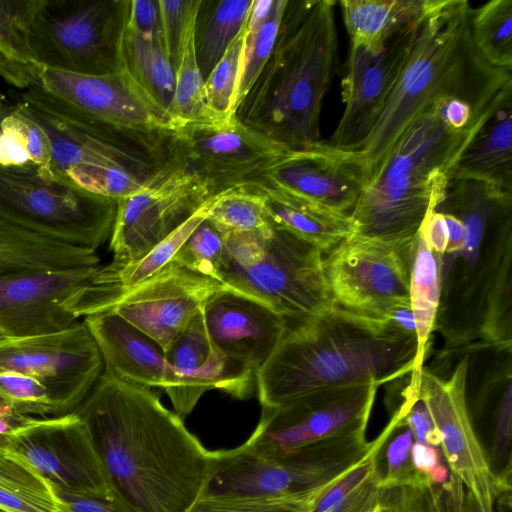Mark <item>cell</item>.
<instances>
[{"label": "cell", "mask_w": 512, "mask_h": 512, "mask_svg": "<svg viewBox=\"0 0 512 512\" xmlns=\"http://www.w3.org/2000/svg\"><path fill=\"white\" fill-rule=\"evenodd\" d=\"M435 0H342L340 7L350 41L372 43L421 19Z\"/></svg>", "instance_id": "cell-32"}, {"label": "cell", "mask_w": 512, "mask_h": 512, "mask_svg": "<svg viewBox=\"0 0 512 512\" xmlns=\"http://www.w3.org/2000/svg\"><path fill=\"white\" fill-rule=\"evenodd\" d=\"M401 329L416 335L415 321L410 304L401 305L390 311L386 318Z\"/></svg>", "instance_id": "cell-53"}, {"label": "cell", "mask_w": 512, "mask_h": 512, "mask_svg": "<svg viewBox=\"0 0 512 512\" xmlns=\"http://www.w3.org/2000/svg\"><path fill=\"white\" fill-rule=\"evenodd\" d=\"M202 315L212 344L255 372L288 329L286 319L272 308L226 285L208 299Z\"/></svg>", "instance_id": "cell-24"}, {"label": "cell", "mask_w": 512, "mask_h": 512, "mask_svg": "<svg viewBox=\"0 0 512 512\" xmlns=\"http://www.w3.org/2000/svg\"><path fill=\"white\" fill-rule=\"evenodd\" d=\"M32 86L59 108L90 120L138 130H171L120 70L83 75L42 67Z\"/></svg>", "instance_id": "cell-22"}, {"label": "cell", "mask_w": 512, "mask_h": 512, "mask_svg": "<svg viewBox=\"0 0 512 512\" xmlns=\"http://www.w3.org/2000/svg\"><path fill=\"white\" fill-rule=\"evenodd\" d=\"M118 70L170 123L172 130L170 110L175 90V70L164 40L145 39L125 26L120 42Z\"/></svg>", "instance_id": "cell-29"}, {"label": "cell", "mask_w": 512, "mask_h": 512, "mask_svg": "<svg viewBox=\"0 0 512 512\" xmlns=\"http://www.w3.org/2000/svg\"><path fill=\"white\" fill-rule=\"evenodd\" d=\"M304 499L241 495H200L187 512H310Z\"/></svg>", "instance_id": "cell-45"}, {"label": "cell", "mask_w": 512, "mask_h": 512, "mask_svg": "<svg viewBox=\"0 0 512 512\" xmlns=\"http://www.w3.org/2000/svg\"><path fill=\"white\" fill-rule=\"evenodd\" d=\"M287 1L274 0L271 12L257 33L252 47L241 58L236 107L258 77L273 50Z\"/></svg>", "instance_id": "cell-46"}, {"label": "cell", "mask_w": 512, "mask_h": 512, "mask_svg": "<svg viewBox=\"0 0 512 512\" xmlns=\"http://www.w3.org/2000/svg\"><path fill=\"white\" fill-rule=\"evenodd\" d=\"M224 286L171 261L143 282L118 291L107 310L136 326L166 351Z\"/></svg>", "instance_id": "cell-20"}, {"label": "cell", "mask_w": 512, "mask_h": 512, "mask_svg": "<svg viewBox=\"0 0 512 512\" xmlns=\"http://www.w3.org/2000/svg\"><path fill=\"white\" fill-rule=\"evenodd\" d=\"M111 298L104 266L36 271L0 279V334L59 332L105 311Z\"/></svg>", "instance_id": "cell-11"}, {"label": "cell", "mask_w": 512, "mask_h": 512, "mask_svg": "<svg viewBox=\"0 0 512 512\" xmlns=\"http://www.w3.org/2000/svg\"><path fill=\"white\" fill-rule=\"evenodd\" d=\"M323 255L273 225L264 231L229 233L218 281L263 302L290 327L336 306Z\"/></svg>", "instance_id": "cell-6"}, {"label": "cell", "mask_w": 512, "mask_h": 512, "mask_svg": "<svg viewBox=\"0 0 512 512\" xmlns=\"http://www.w3.org/2000/svg\"><path fill=\"white\" fill-rule=\"evenodd\" d=\"M103 359L104 371L125 381L163 389L165 350L154 339L111 310L84 320Z\"/></svg>", "instance_id": "cell-25"}, {"label": "cell", "mask_w": 512, "mask_h": 512, "mask_svg": "<svg viewBox=\"0 0 512 512\" xmlns=\"http://www.w3.org/2000/svg\"><path fill=\"white\" fill-rule=\"evenodd\" d=\"M470 35L491 66L512 71V0H491L470 10Z\"/></svg>", "instance_id": "cell-36"}, {"label": "cell", "mask_w": 512, "mask_h": 512, "mask_svg": "<svg viewBox=\"0 0 512 512\" xmlns=\"http://www.w3.org/2000/svg\"><path fill=\"white\" fill-rule=\"evenodd\" d=\"M126 26L148 40H164L159 0H130Z\"/></svg>", "instance_id": "cell-48"}, {"label": "cell", "mask_w": 512, "mask_h": 512, "mask_svg": "<svg viewBox=\"0 0 512 512\" xmlns=\"http://www.w3.org/2000/svg\"><path fill=\"white\" fill-rule=\"evenodd\" d=\"M450 180H475L512 192V97L481 127L453 168Z\"/></svg>", "instance_id": "cell-28"}, {"label": "cell", "mask_w": 512, "mask_h": 512, "mask_svg": "<svg viewBox=\"0 0 512 512\" xmlns=\"http://www.w3.org/2000/svg\"><path fill=\"white\" fill-rule=\"evenodd\" d=\"M32 0H0V76L15 88H30L41 66L33 59L27 40Z\"/></svg>", "instance_id": "cell-33"}, {"label": "cell", "mask_w": 512, "mask_h": 512, "mask_svg": "<svg viewBox=\"0 0 512 512\" xmlns=\"http://www.w3.org/2000/svg\"><path fill=\"white\" fill-rule=\"evenodd\" d=\"M167 375L163 389L182 420L201 396L217 389L245 399L256 373L245 363L218 350L211 342L202 312L196 315L165 351Z\"/></svg>", "instance_id": "cell-21"}, {"label": "cell", "mask_w": 512, "mask_h": 512, "mask_svg": "<svg viewBox=\"0 0 512 512\" xmlns=\"http://www.w3.org/2000/svg\"><path fill=\"white\" fill-rule=\"evenodd\" d=\"M335 4L287 1L273 50L235 110L242 124L293 150L320 141L322 103L338 59Z\"/></svg>", "instance_id": "cell-4"}, {"label": "cell", "mask_w": 512, "mask_h": 512, "mask_svg": "<svg viewBox=\"0 0 512 512\" xmlns=\"http://www.w3.org/2000/svg\"><path fill=\"white\" fill-rule=\"evenodd\" d=\"M5 337H3L1 334H0V341L4 340Z\"/></svg>", "instance_id": "cell-58"}, {"label": "cell", "mask_w": 512, "mask_h": 512, "mask_svg": "<svg viewBox=\"0 0 512 512\" xmlns=\"http://www.w3.org/2000/svg\"><path fill=\"white\" fill-rule=\"evenodd\" d=\"M465 512H481L477 503L467 490L465 494Z\"/></svg>", "instance_id": "cell-54"}, {"label": "cell", "mask_w": 512, "mask_h": 512, "mask_svg": "<svg viewBox=\"0 0 512 512\" xmlns=\"http://www.w3.org/2000/svg\"><path fill=\"white\" fill-rule=\"evenodd\" d=\"M207 201L187 221L137 261L123 266H115L112 263L105 265L114 296L120 290L131 288L143 282L172 261L188 236L206 219Z\"/></svg>", "instance_id": "cell-39"}, {"label": "cell", "mask_w": 512, "mask_h": 512, "mask_svg": "<svg viewBox=\"0 0 512 512\" xmlns=\"http://www.w3.org/2000/svg\"><path fill=\"white\" fill-rule=\"evenodd\" d=\"M175 157L204 180L212 194L253 181L290 148L242 124L202 119L170 130Z\"/></svg>", "instance_id": "cell-15"}, {"label": "cell", "mask_w": 512, "mask_h": 512, "mask_svg": "<svg viewBox=\"0 0 512 512\" xmlns=\"http://www.w3.org/2000/svg\"><path fill=\"white\" fill-rule=\"evenodd\" d=\"M414 237L382 239L354 234L324 257V270L336 306L385 319L410 304Z\"/></svg>", "instance_id": "cell-12"}, {"label": "cell", "mask_w": 512, "mask_h": 512, "mask_svg": "<svg viewBox=\"0 0 512 512\" xmlns=\"http://www.w3.org/2000/svg\"><path fill=\"white\" fill-rule=\"evenodd\" d=\"M54 487L15 452L0 451V508L7 512H56Z\"/></svg>", "instance_id": "cell-34"}, {"label": "cell", "mask_w": 512, "mask_h": 512, "mask_svg": "<svg viewBox=\"0 0 512 512\" xmlns=\"http://www.w3.org/2000/svg\"><path fill=\"white\" fill-rule=\"evenodd\" d=\"M470 10L466 0H435L372 130L354 147L339 149L365 186L406 127L439 99L491 101L512 90L511 72L489 65L474 47Z\"/></svg>", "instance_id": "cell-3"}, {"label": "cell", "mask_w": 512, "mask_h": 512, "mask_svg": "<svg viewBox=\"0 0 512 512\" xmlns=\"http://www.w3.org/2000/svg\"><path fill=\"white\" fill-rule=\"evenodd\" d=\"M249 183L347 214H351L365 186L359 172L324 140L288 150Z\"/></svg>", "instance_id": "cell-23"}, {"label": "cell", "mask_w": 512, "mask_h": 512, "mask_svg": "<svg viewBox=\"0 0 512 512\" xmlns=\"http://www.w3.org/2000/svg\"><path fill=\"white\" fill-rule=\"evenodd\" d=\"M159 5L166 51L176 70L185 34L196 18L200 0H159Z\"/></svg>", "instance_id": "cell-47"}, {"label": "cell", "mask_w": 512, "mask_h": 512, "mask_svg": "<svg viewBox=\"0 0 512 512\" xmlns=\"http://www.w3.org/2000/svg\"><path fill=\"white\" fill-rule=\"evenodd\" d=\"M99 265L100 258L94 249L37 234L0 219V279Z\"/></svg>", "instance_id": "cell-27"}, {"label": "cell", "mask_w": 512, "mask_h": 512, "mask_svg": "<svg viewBox=\"0 0 512 512\" xmlns=\"http://www.w3.org/2000/svg\"><path fill=\"white\" fill-rule=\"evenodd\" d=\"M226 235L205 219L184 241L172 261L192 272L218 280Z\"/></svg>", "instance_id": "cell-43"}, {"label": "cell", "mask_w": 512, "mask_h": 512, "mask_svg": "<svg viewBox=\"0 0 512 512\" xmlns=\"http://www.w3.org/2000/svg\"><path fill=\"white\" fill-rule=\"evenodd\" d=\"M206 214V219L226 234L264 231L272 226L265 211L263 194L250 185L211 196Z\"/></svg>", "instance_id": "cell-38"}, {"label": "cell", "mask_w": 512, "mask_h": 512, "mask_svg": "<svg viewBox=\"0 0 512 512\" xmlns=\"http://www.w3.org/2000/svg\"><path fill=\"white\" fill-rule=\"evenodd\" d=\"M417 338L386 319L335 306L288 327L256 372L261 407L328 389L391 382L412 373Z\"/></svg>", "instance_id": "cell-2"}, {"label": "cell", "mask_w": 512, "mask_h": 512, "mask_svg": "<svg viewBox=\"0 0 512 512\" xmlns=\"http://www.w3.org/2000/svg\"><path fill=\"white\" fill-rule=\"evenodd\" d=\"M478 131L452 130L434 105L415 118L352 210L355 234L414 237L428 211L444 201L451 169Z\"/></svg>", "instance_id": "cell-5"}, {"label": "cell", "mask_w": 512, "mask_h": 512, "mask_svg": "<svg viewBox=\"0 0 512 512\" xmlns=\"http://www.w3.org/2000/svg\"><path fill=\"white\" fill-rule=\"evenodd\" d=\"M7 449L27 460L55 490L114 504L101 459L75 412L36 420L12 435Z\"/></svg>", "instance_id": "cell-19"}, {"label": "cell", "mask_w": 512, "mask_h": 512, "mask_svg": "<svg viewBox=\"0 0 512 512\" xmlns=\"http://www.w3.org/2000/svg\"><path fill=\"white\" fill-rule=\"evenodd\" d=\"M5 105H3L2 101L0 100V111L4 108Z\"/></svg>", "instance_id": "cell-57"}, {"label": "cell", "mask_w": 512, "mask_h": 512, "mask_svg": "<svg viewBox=\"0 0 512 512\" xmlns=\"http://www.w3.org/2000/svg\"><path fill=\"white\" fill-rule=\"evenodd\" d=\"M75 413L121 512H187L202 494L212 451L150 387L104 371Z\"/></svg>", "instance_id": "cell-1"}, {"label": "cell", "mask_w": 512, "mask_h": 512, "mask_svg": "<svg viewBox=\"0 0 512 512\" xmlns=\"http://www.w3.org/2000/svg\"><path fill=\"white\" fill-rule=\"evenodd\" d=\"M373 441L374 471L380 488L429 482L413 466L414 438L400 408L393 412L387 426Z\"/></svg>", "instance_id": "cell-35"}, {"label": "cell", "mask_w": 512, "mask_h": 512, "mask_svg": "<svg viewBox=\"0 0 512 512\" xmlns=\"http://www.w3.org/2000/svg\"><path fill=\"white\" fill-rule=\"evenodd\" d=\"M419 232L436 255L440 257L446 253L448 232L441 211L437 209L428 211L419 228Z\"/></svg>", "instance_id": "cell-49"}, {"label": "cell", "mask_w": 512, "mask_h": 512, "mask_svg": "<svg viewBox=\"0 0 512 512\" xmlns=\"http://www.w3.org/2000/svg\"><path fill=\"white\" fill-rule=\"evenodd\" d=\"M448 232V244L446 253H455L463 250L466 246L467 235L463 222L452 213L442 212Z\"/></svg>", "instance_id": "cell-52"}, {"label": "cell", "mask_w": 512, "mask_h": 512, "mask_svg": "<svg viewBox=\"0 0 512 512\" xmlns=\"http://www.w3.org/2000/svg\"><path fill=\"white\" fill-rule=\"evenodd\" d=\"M425 15L383 40L350 41L341 82L344 110L334 133L324 140L326 144L349 149L370 133L410 56Z\"/></svg>", "instance_id": "cell-17"}, {"label": "cell", "mask_w": 512, "mask_h": 512, "mask_svg": "<svg viewBox=\"0 0 512 512\" xmlns=\"http://www.w3.org/2000/svg\"><path fill=\"white\" fill-rule=\"evenodd\" d=\"M14 108V104L13 105H5L4 108L0 111V127H1V122L3 121V119L12 111V109Z\"/></svg>", "instance_id": "cell-56"}, {"label": "cell", "mask_w": 512, "mask_h": 512, "mask_svg": "<svg viewBox=\"0 0 512 512\" xmlns=\"http://www.w3.org/2000/svg\"><path fill=\"white\" fill-rule=\"evenodd\" d=\"M468 360L459 362L444 380L423 368L418 395L425 402L441 438V449L451 472L471 494L481 512H495L503 498L487 455L475 431L466 400Z\"/></svg>", "instance_id": "cell-16"}, {"label": "cell", "mask_w": 512, "mask_h": 512, "mask_svg": "<svg viewBox=\"0 0 512 512\" xmlns=\"http://www.w3.org/2000/svg\"><path fill=\"white\" fill-rule=\"evenodd\" d=\"M0 372L21 373L48 389L56 416L74 413L104 372L100 350L84 321L68 329L0 341Z\"/></svg>", "instance_id": "cell-14"}, {"label": "cell", "mask_w": 512, "mask_h": 512, "mask_svg": "<svg viewBox=\"0 0 512 512\" xmlns=\"http://www.w3.org/2000/svg\"><path fill=\"white\" fill-rule=\"evenodd\" d=\"M59 500L56 512H121L113 503L89 496L55 490Z\"/></svg>", "instance_id": "cell-50"}, {"label": "cell", "mask_w": 512, "mask_h": 512, "mask_svg": "<svg viewBox=\"0 0 512 512\" xmlns=\"http://www.w3.org/2000/svg\"><path fill=\"white\" fill-rule=\"evenodd\" d=\"M117 200L88 192L31 163L0 165V219L19 228L97 250L110 239Z\"/></svg>", "instance_id": "cell-9"}, {"label": "cell", "mask_w": 512, "mask_h": 512, "mask_svg": "<svg viewBox=\"0 0 512 512\" xmlns=\"http://www.w3.org/2000/svg\"><path fill=\"white\" fill-rule=\"evenodd\" d=\"M264 196L270 223L329 253L355 234L350 214L338 212L308 200L257 183H247Z\"/></svg>", "instance_id": "cell-26"}, {"label": "cell", "mask_w": 512, "mask_h": 512, "mask_svg": "<svg viewBox=\"0 0 512 512\" xmlns=\"http://www.w3.org/2000/svg\"><path fill=\"white\" fill-rule=\"evenodd\" d=\"M194 26L195 20L185 34L175 70V90L170 110L173 127L207 119L204 79L198 66L194 46Z\"/></svg>", "instance_id": "cell-40"}, {"label": "cell", "mask_w": 512, "mask_h": 512, "mask_svg": "<svg viewBox=\"0 0 512 512\" xmlns=\"http://www.w3.org/2000/svg\"><path fill=\"white\" fill-rule=\"evenodd\" d=\"M0 399L22 416L57 417L54 403L45 385L21 373L0 372Z\"/></svg>", "instance_id": "cell-44"}, {"label": "cell", "mask_w": 512, "mask_h": 512, "mask_svg": "<svg viewBox=\"0 0 512 512\" xmlns=\"http://www.w3.org/2000/svg\"><path fill=\"white\" fill-rule=\"evenodd\" d=\"M243 37L242 29L204 80L207 119L209 120L225 121L235 116Z\"/></svg>", "instance_id": "cell-41"}, {"label": "cell", "mask_w": 512, "mask_h": 512, "mask_svg": "<svg viewBox=\"0 0 512 512\" xmlns=\"http://www.w3.org/2000/svg\"><path fill=\"white\" fill-rule=\"evenodd\" d=\"M211 196L208 184L181 166L144 190L117 200L109 246L111 263L123 266L140 259Z\"/></svg>", "instance_id": "cell-18"}, {"label": "cell", "mask_w": 512, "mask_h": 512, "mask_svg": "<svg viewBox=\"0 0 512 512\" xmlns=\"http://www.w3.org/2000/svg\"><path fill=\"white\" fill-rule=\"evenodd\" d=\"M15 104L46 133L53 173L76 185L87 171L118 169L156 183L180 167L167 130H138L69 113L37 89L14 93Z\"/></svg>", "instance_id": "cell-7"}, {"label": "cell", "mask_w": 512, "mask_h": 512, "mask_svg": "<svg viewBox=\"0 0 512 512\" xmlns=\"http://www.w3.org/2000/svg\"><path fill=\"white\" fill-rule=\"evenodd\" d=\"M40 418H32L15 413L0 399V435L12 436Z\"/></svg>", "instance_id": "cell-51"}, {"label": "cell", "mask_w": 512, "mask_h": 512, "mask_svg": "<svg viewBox=\"0 0 512 512\" xmlns=\"http://www.w3.org/2000/svg\"><path fill=\"white\" fill-rule=\"evenodd\" d=\"M0 512H7V511H6V510H4V509H2V508H0Z\"/></svg>", "instance_id": "cell-59"}, {"label": "cell", "mask_w": 512, "mask_h": 512, "mask_svg": "<svg viewBox=\"0 0 512 512\" xmlns=\"http://www.w3.org/2000/svg\"><path fill=\"white\" fill-rule=\"evenodd\" d=\"M409 299L417 338L416 365L410 387H417L423 369L424 355L440 303V257L418 232L415 235L410 270Z\"/></svg>", "instance_id": "cell-30"}, {"label": "cell", "mask_w": 512, "mask_h": 512, "mask_svg": "<svg viewBox=\"0 0 512 512\" xmlns=\"http://www.w3.org/2000/svg\"><path fill=\"white\" fill-rule=\"evenodd\" d=\"M11 436L0 435V451L8 448Z\"/></svg>", "instance_id": "cell-55"}, {"label": "cell", "mask_w": 512, "mask_h": 512, "mask_svg": "<svg viewBox=\"0 0 512 512\" xmlns=\"http://www.w3.org/2000/svg\"><path fill=\"white\" fill-rule=\"evenodd\" d=\"M251 3L252 0H200L194 46L204 80L243 29Z\"/></svg>", "instance_id": "cell-31"}, {"label": "cell", "mask_w": 512, "mask_h": 512, "mask_svg": "<svg viewBox=\"0 0 512 512\" xmlns=\"http://www.w3.org/2000/svg\"><path fill=\"white\" fill-rule=\"evenodd\" d=\"M130 0H32L31 55L41 67L83 75L118 71Z\"/></svg>", "instance_id": "cell-8"}, {"label": "cell", "mask_w": 512, "mask_h": 512, "mask_svg": "<svg viewBox=\"0 0 512 512\" xmlns=\"http://www.w3.org/2000/svg\"><path fill=\"white\" fill-rule=\"evenodd\" d=\"M462 504L455 493L422 482L380 488L374 512H463Z\"/></svg>", "instance_id": "cell-42"}, {"label": "cell", "mask_w": 512, "mask_h": 512, "mask_svg": "<svg viewBox=\"0 0 512 512\" xmlns=\"http://www.w3.org/2000/svg\"><path fill=\"white\" fill-rule=\"evenodd\" d=\"M379 386L364 384L313 392L275 407H262L254 432L242 446L278 458L301 447L366 427Z\"/></svg>", "instance_id": "cell-13"}, {"label": "cell", "mask_w": 512, "mask_h": 512, "mask_svg": "<svg viewBox=\"0 0 512 512\" xmlns=\"http://www.w3.org/2000/svg\"><path fill=\"white\" fill-rule=\"evenodd\" d=\"M373 452L374 441L366 456L315 500L310 512H374L380 487L375 476Z\"/></svg>", "instance_id": "cell-37"}, {"label": "cell", "mask_w": 512, "mask_h": 512, "mask_svg": "<svg viewBox=\"0 0 512 512\" xmlns=\"http://www.w3.org/2000/svg\"><path fill=\"white\" fill-rule=\"evenodd\" d=\"M355 463L353 446L340 436L278 458L255 455L241 445L212 451L210 474L202 494L299 498L313 505Z\"/></svg>", "instance_id": "cell-10"}]
</instances>
